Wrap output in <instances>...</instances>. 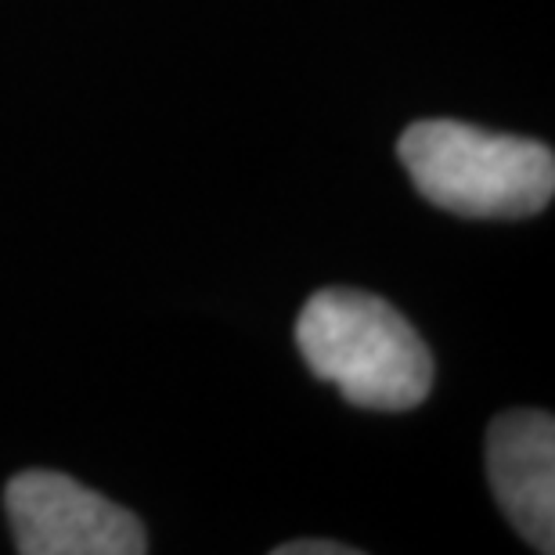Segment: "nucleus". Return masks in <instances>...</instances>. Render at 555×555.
Instances as JSON below:
<instances>
[{"mask_svg":"<svg viewBox=\"0 0 555 555\" xmlns=\"http://www.w3.org/2000/svg\"><path fill=\"white\" fill-rule=\"evenodd\" d=\"M487 476L505 519L538 552L555 548V422L548 412L498 415L487 433Z\"/></svg>","mask_w":555,"mask_h":555,"instance_id":"obj_4","label":"nucleus"},{"mask_svg":"<svg viewBox=\"0 0 555 555\" xmlns=\"http://www.w3.org/2000/svg\"><path fill=\"white\" fill-rule=\"evenodd\" d=\"M4 508L22 555H141L149 548L134 513L62 473H18L4 491Z\"/></svg>","mask_w":555,"mask_h":555,"instance_id":"obj_3","label":"nucleus"},{"mask_svg":"<svg viewBox=\"0 0 555 555\" xmlns=\"http://www.w3.org/2000/svg\"><path fill=\"white\" fill-rule=\"evenodd\" d=\"M296 347L318 379L372 412H412L429 397L433 358L401 310L358 288H321L296 321Z\"/></svg>","mask_w":555,"mask_h":555,"instance_id":"obj_1","label":"nucleus"},{"mask_svg":"<svg viewBox=\"0 0 555 555\" xmlns=\"http://www.w3.org/2000/svg\"><path fill=\"white\" fill-rule=\"evenodd\" d=\"M358 548L339 545V541H288V545H278L274 555H353Z\"/></svg>","mask_w":555,"mask_h":555,"instance_id":"obj_5","label":"nucleus"},{"mask_svg":"<svg viewBox=\"0 0 555 555\" xmlns=\"http://www.w3.org/2000/svg\"><path fill=\"white\" fill-rule=\"evenodd\" d=\"M426 203L476 220L534 217L552 203L555 155L548 144L491 134L459 119H422L397 144Z\"/></svg>","mask_w":555,"mask_h":555,"instance_id":"obj_2","label":"nucleus"}]
</instances>
